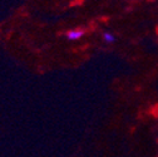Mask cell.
Returning <instances> with one entry per match:
<instances>
[{
	"label": "cell",
	"instance_id": "obj_1",
	"mask_svg": "<svg viewBox=\"0 0 158 157\" xmlns=\"http://www.w3.org/2000/svg\"><path fill=\"white\" fill-rule=\"evenodd\" d=\"M83 35H84V30H82V29H72L67 33V38L69 40H78V39H81Z\"/></svg>",
	"mask_w": 158,
	"mask_h": 157
},
{
	"label": "cell",
	"instance_id": "obj_2",
	"mask_svg": "<svg viewBox=\"0 0 158 157\" xmlns=\"http://www.w3.org/2000/svg\"><path fill=\"white\" fill-rule=\"evenodd\" d=\"M103 40H104L106 43H113V42L115 40V38H114V35H113L112 33L106 32V33H103Z\"/></svg>",
	"mask_w": 158,
	"mask_h": 157
},
{
	"label": "cell",
	"instance_id": "obj_3",
	"mask_svg": "<svg viewBox=\"0 0 158 157\" xmlns=\"http://www.w3.org/2000/svg\"><path fill=\"white\" fill-rule=\"evenodd\" d=\"M157 32H158V30H157Z\"/></svg>",
	"mask_w": 158,
	"mask_h": 157
}]
</instances>
